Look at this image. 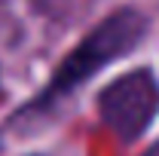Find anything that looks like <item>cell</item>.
<instances>
[{
    "label": "cell",
    "instance_id": "6da1fadb",
    "mask_svg": "<svg viewBox=\"0 0 159 156\" xmlns=\"http://www.w3.org/2000/svg\"><path fill=\"white\" fill-rule=\"evenodd\" d=\"M144 28H147V21L135 9H119L107 21H101L98 28L61 61V67L55 71V77L49 80L40 104H49L55 98L67 95L70 89H77L80 83H86L92 74H98L104 64H110L122 52H129L144 37Z\"/></svg>",
    "mask_w": 159,
    "mask_h": 156
},
{
    "label": "cell",
    "instance_id": "7a4b0ae2",
    "mask_svg": "<svg viewBox=\"0 0 159 156\" xmlns=\"http://www.w3.org/2000/svg\"><path fill=\"white\" fill-rule=\"evenodd\" d=\"M101 119L122 141H135L147 132L159 110V83L150 71H132L113 80L98 98Z\"/></svg>",
    "mask_w": 159,
    "mask_h": 156
},
{
    "label": "cell",
    "instance_id": "3957f363",
    "mask_svg": "<svg viewBox=\"0 0 159 156\" xmlns=\"http://www.w3.org/2000/svg\"><path fill=\"white\" fill-rule=\"evenodd\" d=\"M150 156H159V144H156V150H153V153H150Z\"/></svg>",
    "mask_w": 159,
    "mask_h": 156
}]
</instances>
